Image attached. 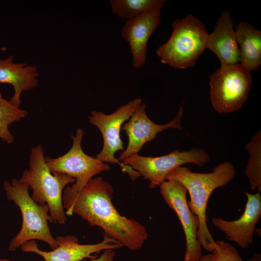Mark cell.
Returning <instances> with one entry per match:
<instances>
[{
  "mask_svg": "<svg viewBox=\"0 0 261 261\" xmlns=\"http://www.w3.org/2000/svg\"><path fill=\"white\" fill-rule=\"evenodd\" d=\"M0 261H11L10 260L7 259H1L0 258Z\"/></svg>",
  "mask_w": 261,
  "mask_h": 261,
  "instance_id": "d4e9b609",
  "label": "cell"
},
{
  "mask_svg": "<svg viewBox=\"0 0 261 261\" xmlns=\"http://www.w3.org/2000/svg\"><path fill=\"white\" fill-rule=\"evenodd\" d=\"M247 198L245 210L240 218L228 221L220 218L212 219L214 226L220 230L226 238L236 243L242 248L246 249L253 243L255 226L261 217V197L260 193L253 194L245 192Z\"/></svg>",
  "mask_w": 261,
  "mask_h": 261,
  "instance_id": "4fadbf2b",
  "label": "cell"
},
{
  "mask_svg": "<svg viewBox=\"0 0 261 261\" xmlns=\"http://www.w3.org/2000/svg\"><path fill=\"white\" fill-rule=\"evenodd\" d=\"M240 49L239 63L249 71L261 65V31L250 23L241 21L234 26Z\"/></svg>",
  "mask_w": 261,
  "mask_h": 261,
  "instance_id": "e0dca14e",
  "label": "cell"
},
{
  "mask_svg": "<svg viewBox=\"0 0 261 261\" xmlns=\"http://www.w3.org/2000/svg\"><path fill=\"white\" fill-rule=\"evenodd\" d=\"M3 187L8 200L18 207L22 218L21 229L10 242L9 250L15 251L26 242L33 240L42 241L52 249L56 248L58 245L48 224L52 222L48 206L36 203L29 195L28 184L19 180L14 178L11 184L5 181Z\"/></svg>",
  "mask_w": 261,
  "mask_h": 261,
  "instance_id": "277c9868",
  "label": "cell"
},
{
  "mask_svg": "<svg viewBox=\"0 0 261 261\" xmlns=\"http://www.w3.org/2000/svg\"><path fill=\"white\" fill-rule=\"evenodd\" d=\"M199 261H216L213 253L202 256Z\"/></svg>",
  "mask_w": 261,
  "mask_h": 261,
  "instance_id": "603a6c76",
  "label": "cell"
},
{
  "mask_svg": "<svg viewBox=\"0 0 261 261\" xmlns=\"http://www.w3.org/2000/svg\"><path fill=\"white\" fill-rule=\"evenodd\" d=\"M253 83L251 72L240 63L223 65L210 76V100L214 109L228 114L240 109Z\"/></svg>",
  "mask_w": 261,
  "mask_h": 261,
  "instance_id": "8992f818",
  "label": "cell"
},
{
  "mask_svg": "<svg viewBox=\"0 0 261 261\" xmlns=\"http://www.w3.org/2000/svg\"><path fill=\"white\" fill-rule=\"evenodd\" d=\"M55 239L58 246L50 251L39 248L35 240L26 242L20 247L23 252H33L41 256L44 261H81L85 258L91 260L97 254L106 249H116L123 246L117 240L104 234L103 240L94 244H80L73 235L59 236Z\"/></svg>",
  "mask_w": 261,
  "mask_h": 261,
  "instance_id": "8fae6325",
  "label": "cell"
},
{
  "mask_svg": "<svg viewBox=\"0 0 261 261\" xmlns=\"http://www.w3.org/2000/svg\"><path fill=\"white\" fill-rule=\"evenodd\" d=\"M27 114L26 110L16 107L4 99L0 92V138L8 144L13 143L14 138L9 130V125L19 121Z\"/></svg>",
  "mask_w": 261,
  "mask_h": 261,
  "instance_id": "ffe728a7",
  "label": "cell"
},
{
  "mask_svg": "<svg viewBox=\"0 0 261 261\" xmlns=\"http://www.w3.org/2000/svg\"><path fill=\"white\" fill-rule=\"evenodd\" d=\"M115 256V249H106L103 251L99 257L92 259L90 261H114Z\"/></svg>",
  "mask_w": 261,
  "mask_h": 261,
  "instance_id": "7402d4cb",
  "label": "cell"
},
{
  "mask_svg": "<svg viewBox=\"0 0 261 261\" xmlns=\"http://www.w3.org/2000/svg\"><path fill=\"white\" fill-rule=\"evenodd\" d=\"M62 203L68 216L74 213L91 226H98L106 236L116 239L130 250L141 248L148 234L137 220L120 215L112 202V185L101 177L92 178L78 192L67 187Z\"/></svg>",
  "mask_w": 261,
  "mask_h": 261,
  "instance_id": "6da1fadb",
  "label": "cell"
},
{
  "mask_svg": "<svg viewBox=\"0 0 261 261\" xmlns=\"http://www.w3.org/2000/svg\"><path fill=\"white\" fill-rule=\"evenodd\" d=\"M166 0H110L109 2L113 13L126 20L142 13L161 10Z\"/></svg>",
  "mask_w": 261,
  "mask_h": 261,
  "instance_id": "ac0fdd59",
  "label": "cell"
},
{
  "mask_svg": "<svg viewBox=\"0 0 261 261\" xmlns=\"http://www.w3.org/2000/svg\"><path fill=\"white\" fill-rule=\"evenodd\" d=\"M44 157L41 145L33 147L29 157V169L24 170L19 181L28 184L32 190L31 198L36 203L48 206L52 222L63 225L67 218L62 203V192L75 179L64 174L51 172Z\"/></svg>",
  "mask_w": 261,
  "mask_h": 261,
  "instance_id": "3957f363",
  "label": "cell"
},
{
  "mask_svg": "<svg viewBox=\"0 0 261 261\" xmlns=\"http://www.w3.org/2000/svg\"><path fill=\"white\" fill-rule=\"evenodd\" d=\"M146 108V104L142 103L121 127V130L125 131L128 137V144L117 159L119 162L131 155L138 154L143 145L155 139L158 133L170 128L183 129L182 106L175 117L164 124H158L152 121L147 116Z\"/></svg>",
  "mask_w": 261,
  "mask_h": 261,
  "instance_id": "7c38bea8",
  "label": "cell"
},
{
  "mask_svg": "<svg viewBox=\"0 0 261 261\" xmlns=\"http://www.w3.org/2000/svg\"><path fill=\"white\" fill-rule=\"evenodd\" d=\"M247 261H261V255L260 253H255L252 257L248 259Z\"/></svg>",
  "mask_w": 261,
  "mask_h": 261,
  "instance_id": "cb8c5ba5",
  "label": "cell"
},
{
  "mask_svg": "<svg viewBox=\"0 0 261 261\" xmlns=\"http://www.w3.org/2000/svg\"><path fill=\"white\" fill-rule=\"evenodd\" d=\"M207 48L218 57L221 65L239 63L240 49L230 13H221L213 31L208 34Z\"/></svg>",
  "mask_w": 261,
  "mask_h": 261,
  "instance_id": "9a60e30c",
  "label": "cell"
},
{
  "mask_svg": "<svg viewBox=\"0 0 261 261\" xmlns=\"http://www.w3.org/2000/svg\"><path fill=\"white\" fill-rule=\"evenodd\" d=\"M173 31L168 40L156 50L162 63L175 69L194 66L199 57L207 48L208 34L205 25L192 14L172 24Z\"/></svg>",
  "mask_w": 261,
  "mask_h": 261,
  "instance_id": "5b68a950",
  "label": "cell"
},
{
  "mask_svg": "<svg viewBox=\"0 0 261 261\" xmlns=\"http://www.w3.org/2000/svg\"><path fill=\"white\" fill-rule=\"evenodd\" d=\"M236 171L233 164L225 161L215 167L209 173L192 172L188 168L178 167L171 171L166 180H175L182 183L190 196L188 202L191 212L199 220L197 233L198 240L201 246L212 252L216 247L214 240L208 230L206 220V207L210 196L218 188L225 186L234 178Z\"/></svg>",
  "mask_w": 261,
  "mask_h": 261,
  "instance_id": "7a4b0ae2",
  "label": "cell"
},
{
  "mask_svg": "<svg viewBox=\"0 0 261 261\" xmlns=\"http://www.w3.org/2000/svg\"><path fill=\"white\" fill-rule=\"evenodd\" d=\"M245 149L249 157L245 172L248 178L250 188L261 192V130H259L246 144Z\"/></svg>",
  "mask_w": 261,
  "mask_h": 261,
  "instance_id": "d6986e66",
  "label": "cell"
},
{
  "mask_svg": "<svg viewBox=\"0 0 261 261\" xmlns=\"http://www.w3.org/2000/svg\"><path fill=\"white\" fill-rule=\"evenodd\" d=\"M160 188L164 202L175 212L183 229L186 239L184 261H199L202 256L197 238L200 222L188 207L186 188L179 181L170 179L163 182Z\"/></svg>",
  "mask_w": 261,
  "mask_h": 261,
  "instance_id": "30bf717a",
  "label": "cell"
},
{
  "mask_svg": "<svg viewBox=\"0 0 261 261\" xmlns=\"http://www.w3.org/2000/svg\"><path fill=\"white\" fill-rule=\"evenodd\" d=\"M216 247L212 253L216 261H244L237 249L223 240L215 241Z\"/></svg>",
  "mask_w": 261,
  "mask_h": 261,
  "instance_id": "44dd1931",
  "label": "cell"
},
{
  "mask_svg": "<svg viewBox=\"0 0 261 261\" xmlns=\"http://www.w3.org/2000/svg\"><path fill=\"white\" fill-rule=\"evenodd\" d=\"M160 16L161 10L145 12L126 20L122 29L121 35L129 44L135 69L145 64L147 42L158 26Z\"/></svg>",
  "mask_w": 261,
  "mask_h": 261,
  "instance_id": "5bb4252c",
  "label": "cell"
},
{
  "mask_svg": "<svg viewBox=\"0 0 261 261\" xmlns=\"http://www.w3.org/2000/svg\"><path fill=\"white\" fill-rule=\"evenodd\" d=\"M209 154L202 148L194 147L190 150L175 149L160 157H145L134 154L121 162L131 167L149 181L150 188H155L165 180L167 174L174 169L191 163L203 167L210 160Z\"/></svg>",
  "mask_w": 261,
  "mask_h": 261,
  "instance_id": "ba28073f",
  "label": "cell"
},
{
  "mask_svg": "<svg viewBox=\"0 0 261 261\" xmlns=\"http://www.w3.org/2000/svg\"><path fill=\"white\" fill-rule=\"evenodd\" d=\"M14 59L13 56H10L5 59H0V83L13 86L14 93L10 102L19 107L22 93L37 87L39 74L36 66L14 63Z\"/></svg>",
  "mask_w": 261,
  "mask_h": 261,
  "instance_id": "2e32d148",
  "label": "cell"
},
{
  "mask_svg": "<svg viewBox=\"0 0 261 261\" xmlns=\"http://www.w3.org/2000/svg\"><path fill=\"white\" fill-rule=\"evenodd\" d=\"M142 103V100L136 98L120 106L111 114L93 110L88 117L90 123L98 128L103 138L102 148L96 158L106 163L117 164L132 181L141 176L139 174L131 167L119 162L115 154L118 151L124 150L120 137L122 125Z\"/></svg>",
  "mask_w": 261,
  "mask_h": 261,
  "instance_id": "52a82bcc",
  "label": "cell"
},
{
  "mask_svg": "<svg viewBox=\"0 0 261 261\" xmlns=\"http://www.w3.org/2000/svg\"><path fill=\"white\" fill-rule=\"evenodd\" d=\"M84 133V130L79 128L75 135L72 134V146L64 155L55 159L44 157L51 172L64 174L75 179L72 186L68 187L76 193L79 192L94 176L110 170L107 163L87 155L83 151L81 143Z\"/></svg>",
  "mask_w": 261,
  "mask_h": 261,
  "instance_id": "9c48e42d",
  "label": "cell"
}]
</instances>
